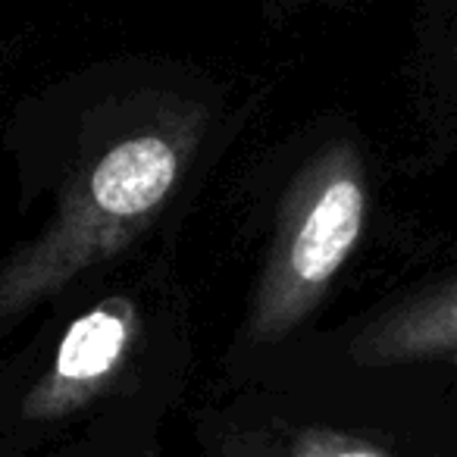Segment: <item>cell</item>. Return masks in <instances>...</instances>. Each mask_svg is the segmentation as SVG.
I'll use <instances>...</instances> for the list:
<instances>
[{"label": "cell", "mask_w": 457, "mask_h": 457, "mask_svg": "<svg viewBox=\"0 0 457 457\" xmlns=\"http://www.w3.org/2000/svg\"><path fill=\"white\" fill-rule=\"evenodd\" d=\"M367 220V179L357 151L320 154L295 182L251 311V338L288 336L329 292Z\"/></svg>", "instance_id": "7a4b0ae2"}, {"label": "cell", "mask_w": 457, "mask_h": 457, "mask_svg": "<svg viewBox=\"0 0 457 457\" xmlns=\"http://www.w3.org/2000/svg\"><path fill=\"white\" fill-rule=\"evenodd\" d=\"M195 132L151 129L104 151L66 185L57 216L29 248L0 263V320H13L63 292L157 220L179 185Z\"/></svg>", "instance_id": "6da1fadb"}, {"label": "cell", "mask_w": 457, "mask_h": 457, "mask_svg": "<svg viewBox=\"0 0 457 457\" xmlns=\"http://www.w3.org/2000/svg\"><path fill=\"white\" fill-rule=\"evenodd\" d=\"M135 332L138 317L126 298H110L82 313L66 329L51 370L26 395L22 417L32 423H51L97 398L126 367Z\"/></svg>", "instance_id": "3957f363"}, {"label": "cell", "mask_w": 457, "mask_h": 457, "mask_svg": "<svg viewBox=\"0 0 457 457\" xmlns=\"http://www.w3.org/2000/svg\"><path fill=\"white\" fill-rule=\"evenodd\" d=\"M270 457H392L379 445L332 429H304Z\"/></svg>", "instance_id": "5b68a950"}, {"label": "cell", "mask_w": 457, "mask_h": 457, "mask_svg": "<svg viewBox=\"0 0 457 457\" xmlns=\"http://www.w3.org/2000/svg\"><path fill=\"white\" fill-rule=\"evenodd\" d=\"M351 357L370 367L457 357V276L382 313L357 336Z\"/></svg>", "instance_id": "277c9868"}]
</instances>
